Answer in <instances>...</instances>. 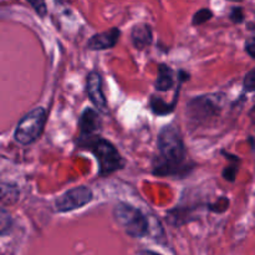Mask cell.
<instances>
[{
	"label": "cell",
	"instance_id": "6da1fadb",
	"mask_svg": "<svg viewBox=\"0 0 255 255\" xmlns=\"http://www.w3.org/2000/svg\"><path fill=\"white\" fill-rule=\"evenodd\" d=\"M158 149L159 154L153 163V173L156 176H184L193 167L188 163L182 137L173 125L164 126L159 131Z\"/></svg>",
	"mask_w": 255,
	"mask_h": 255
},
{
	"label": "cell",
	"instance_id": "7a4b0ae2",
	"mask_svg": "<svg viewBox=\"0 0 255 255\" xmlns=\"http://www.w3.org/2000/svg\"><path fill=\"white\" fill-rule=\"evenodd\" d=\"M80 146L82 148L89 149L96 157L97 162H99L100 176H109V174L124 168V158L116 149V147L107 139L99 136L80 137Z\"/></svg>",
	"mask_w": 255,
	"mask_h": 255
},
{
	"label": "cell",
	"instance_id": "3957f363",
	"mask_svg": "<svg viewBox=\"0 0 255 255\" xmlns=\"http://www.w3.org/2000/svg\"><path fill=\"white\" fill-rule=\"evenodd\" d=\"M115 221L125 229L128 236L133 238H142L147 236L149 229L148 221L139 209L127 203H119L114 208Z\"/></svg>",
	"mask_w": 255,
	"mask_h": 255
},
{
	"label": "cell",
	"instance_id": "277c9868",
	"mask_svg": "<svg viewBox=\"0 0 255 255\" xmlns=\"http://www.w3.org/2000/svg\"><path fill=\"white\" fill-rule=\"evenodd\" d=\"M45 122H46V111L42 107H36L20 120L15 129L14 138L20 144L32 143L41 136Z\"/></svg>",
	"mask_w": 255,
	"mask_h": 255
},
{
	"label": "cell",
	"instance_id": "5b68a950",
	"mask_svg": "<svg viewBox=\"0 0 255 255\" xmlns=\"http://www.w3.org/2000/svg\"><path fill=\"white\" fill-rule=\"evenodd\" d=\"M92 197L94 194L89 187H75L60 196L55 201V207L60 213H66V212L75 211V209L82 208L84 206L89 204L92 201Z\"/></svg>",
	"mask_w": 255,
	"mask_h": 255
},
{
	"label": "cell",
	"instance_id": "8992f818",
	"mask_svg": "<svg viewBox=\"0 0 255 255\" xmlns=\"http://www.w3.org/2000/svg\"><path fill=\"white\" fill-rule=\"evenodd\" d=\"M218 95H206V96L196 97L188 104L189 117L196 121H204L218 114L219 109Z\"/></svg>",
	"mask_w": 255,
	"mask_h": 255
},
{
	"label": "cell",
	"instance_id": "52a82bcc",
	"mask_svg": "<svg viewBox=\"0 0 255 255\" xmlns=\"http://www.w3.org/2000/svg\"><path fill=\"white\" fill-rule=\"evenodd\" d=\"M86 91L96 109L101 112H107V101L102 91V79L99 72L92 71L87 75Z\"/></svg>",
	"mask_w": 255,
	"mask_h": 255
},
{
	"label": "cell",
	"instance_id": "ba28073f",
	"mask_svg": "<svg viewBox=\"0 0 255 255\" xmlns=\"http://www.w3.org/2000/svg\"><path fill=\"white\" fill-rule=\"evenodd\" d=\"M79 127L81 132L80 137L96 136L97 132L101 129V119L99 112L94 109H85L79 120Z\"/></svg>",
	"mask_w": 255,
	"mask_h": 255
},
{
	"label": "cell",
	"instance_id": "9c48e42d",
	"mask_svg": "<svg viewBox=\"0 0 255 255\" xmlns=\"http://www.w3.org/2000/svg\"><path fill=\"white\" fill-rule=\"evenodd\" d=\"M120 30L117 27L107 30V31L100 32V34L94 35L87 42V47L90 50H106L116 46L120 37Z\"/></svg>",
	"mask_w": 255,
	"mask_h": 255
},
{
	"label": "cell",
	"instance_id": "30bf717a",
	"mask_svg": "<svg viewBox=\"0 0 255 255\" xmlns=\"http://www.w3.org/2000/svg\"><path fill=\"white\" fill-rule=\"evenodd\" d=\"M131 39L134 47L138 50L144 49L152 42V30L147 24L134 25L131 32Z\"/></svg>",
	"mask_w": 255,
	"mask_h": 255
},
{
	"label": "cell",
	"instance_id": "8fae6325",
	"mask_svg": "<svg viewBox=\"0 0 255 255\" xmlns=\"http://www.w3.org/2000/svg\"><path fill=\"white\" fill-rule=\"evenodd\" d=\"M173 84V71L171 70V67H168L164 64L159 65L158 76H157L156 81V89L158 90V91H167V90L172 89Z\"/></svg>",
	"mask_w": 255,
	"mask_h": 255
},
{
	"label": "cell",
	"instance_id": "7c38bea8",
	"mask_svg": "<svg viewBox=\"0 0 255 255\" xmlns=\"http://www.w3.org/2000/svg\"><path fill=\"white\" fill-rule=\"evenodd\" d=\"M19 198V189L10 183L0 182V202L4 204H14Z\"/></svg>",
	"mask_w": 255,
	"mask_h": 255
},
{
	"label": "cell",
	"instance_id": "4fadbf2b",
	"mask_svg": "<svg viewBox=\"0 0 255 255\" xmlns=\"http://www.w3.org/2000/svg\"><path fill=\"white\" fill-rule=\"evenodd\" d=\"M149 106H151L152 111L154 114L159 115V116H164V115H168L173 111L174 106H176V101L172 102V104H168V102L163 101L159 97L152 96L151 101H149Z\"/></svg>",
	"mask_w": 255,
	"mask_h": 255
},
{
	"label": "cell",
	"instance_id": "5bb4252c",
	"mask_svg": "<svg viewBox=\"0 0 255 255\" xmlns=\"http://www.w3.org/2000/svg\"><path fill=\"white\" fill-rule=\"evenodd\" d=\"M12 227V218L9 212L5 208L0 207V236L7 234L11 231Z\"/></svg>",
	"mask_w": 255,
	"mask_h": 255
},
{
	"label": "cell",
	"instance_id": "9a60e30c",
	"mask_svg": "<svg viewBox=\"0 0 255 255\" xmlns=\"http://www.w3.org/2000/svg\"><path fill=\"white\" fill-rule=\"evenodd\" d=\"M212 16H213V12H212L211 10L201 9L194 14L193 19H192V22H193V25H202L204 24V22L208 21V20H211Z\"/></svg>",
	"mask_w": 255,
	"mask_h": 255
},
{
	"label": "cell",
	"instance_id": "2e32d148",
	"mask_svg": "<svg viewBox=\"0 0 255 255\" xmlns=\"http://www.w3.org/2000/svg\"><path fill=\"white\" fill-rule=\"evenodd\" d=\"M238 162L239 159L236 157L233 163H231L228 167H226V169L223 171L224 179H227V181L229 182H234V179H236L237 177V172H238Z\"/></svg>",
	"mask_w": 255,
	"mask_h": 255
},
{
	"label": "cell",
	"instance_id": "e0dca14e",
	"mask_svg": "<svg viewBox=\"0 0 255 255\" xmlns=\"http://www.w3.org/2000/svg\"><path fill=\"white\" fill-rule=\"evenodd\" d=\"M243 86H244V90H246V91H248V92L255 91V69L251 70V71L246 75V77H244Z\"/></svg>",
	"mask_w": 255,
	"mask_h": 255
},
{
	"label": "cell",
	"instance_id": "ac0fdd59",
	"mask_svg": "<svg viewBox=\"0 0 255 255\" xmlns=\"http://www.w3.org/2000/svg\"><path fill=\"white\" fill-rule=\"evenodd\" d=\"M26 1L34 7V10L40 16H45L47 14V7L45 0H26Z\"/></svg>",
	"mask_w": 255,
	"mask_h": 255
},
{
	"label": "cell",
	"instance_id": "d6986e66",
	"mask_svg": "<svg viewBox=\"0 0 255 255\" xmlns=\"http://www.w3.org/2000/svg\"><path fill=\"white\" fill-rule=\"evenodd\" d=\"M231 20L233 22H236V24H239V22H242L244 20V12H243V9L239 6H236L232 9L231 11Z\"/></svg>",
	"mask_w": 255,
	"mask_h": 255
},
{
	"label": "cell",
	"instance_id": "ffe728a7",
	"mask_svg": "<svg viewBox=\"0 0 255 255\" xmlns=\"http://www.w3.org/2000/svg\"><path fill=\"white\" fill-rule=\"evenodd\" d=\"M246 50L253 59H255V37H251L246 41Z\"/></svg>",
	"mask_w": 255,
	"mask_h": 255
},
{
	"label": "cell",
	"instance_id": "44dd1931",
	"mask_svg": "<svg viewBox=\"0 0 255 255\" xmlns=\"http://www.w3.org/2000/svg\"><path fill=\"white\" fill-rule=\"evenodd\" d=\"M138 255H161V254L156 253V252H152V251H143V252H141Z\"/></svg>",
	"mask_w": 255,
	"mask_h": 255
},
{
	"label": "cell",
	"instance_id": "7402d4cb",
	"mask_svg": "<svg viewBox=\"0 0 255 255\" xmlns=\"http://www.w3.org/2000/svg\"><path fill=\"white\" fill-rule=\"evenodd\" d=\"M232 1H242V0H232Z\"/></svg>",
	"mask_w": 255,
	"mask_h": 255
}]
</instances>
